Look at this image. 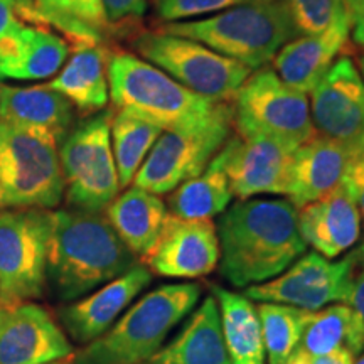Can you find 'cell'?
I'll list each match as a JSON object with an SVG mask.
<instances>
[{
    "label": "cell",
    "mask_w": 364,
    "mask_h": 364,
    "mask_svg": "<svg viewBox=\"0 0 364 364\" xmlns=\"http://www.w3.org/2000/svg\"><path fill=\"white\" fill-rule=\"evenodd\" d=\"M216 231L221 275L238 289L275 279L309 247L300 233L299 209L289 199L252 198L230 204Z\"/></svg>",
    "instance_id": "6da1fadb"
},
{
    "label": "cell",
    "mask_w": 364,
    "mask_h": 364,
    "mask_svg": "<svg viewBox=\"0 0 364 364\" xmlns=\"http://www.w3.org/2000/svg\"><path fill=\"white\" fill-rule=\"evenodd\" d=\"M136 265V257L100 213H53L48 280L61 300L85 297Z\"/></svg>",
    "instance_id": "7a4b0ae2"
},
{
    "label": "cell",
    "mask_w": 364,
    "mask_h": 364,
    "mask_svg": "<svg viewBox=\"0 0 364 364\" xmlns=\"http://www.w3.org/2000/svg\"><path fill=\"white\" fill-rule=\"evenodd\" d=\"M201 297L198 284H167L140 297L110 329L86 344L76 364H144L193 312Z\"/></svg>",
    "instance_id": "3957f363"
},
{
    "label": "cell",
    "mask_w": 364,
    "mask_h": 364,
    "mask_svg": "<svg viewBox=\"0 0 364 364\" xmlns=\"http://www.w3.org/2000/svg\"><path fill=\"white\" fill-rule=\"evenodd\" d=\"M161 31L194 39L250 70H260L299 33L277 0H252L198 21L169 22Z\"/></svg>",
    "instance_id": "277c9868"
},
{
    "label": "cell",
    "mask_w": 364,
    "mask_h": 364,
    "mask_svg": "<svg viewBox=\"0 0 364 364\" xmlns=\"http://www.w3.org/2000/svg\"><path fill=\"white\" fill-rule=\"evenodd\" d=\"M108 85L113 103L120 110L134 113L162 130L203 120L218 105L129 53L115 54L108 61Z\"/></svg>",
    "instance_id": "5b68a950"
},
{
    "label": "cell",
    "mask_w": 364,
    "mask_h": 364,
    "mask_svg": "<svg viewBox=\"0 0 364 364\" xmlns=\"http://www.w3.org/2000/svg\"><path fill=\"white\" fill-rule=\"evenodd\" d=\"M231 134L233 103L221 102L203 120L161 134L132 184L157 196L171 194L203 174Z\"/></svg>",
    "instance_id": "8992f818"
},
{
    "label": "cell",
    "mask_w": 364,
    "mask_h": 364,
    "mask_svg": "<svg viewBox=\"0 0 364 364\" xmlns=\"http://www.w3.org/2000/svg\"><path fill=\"white\" fill-rule=\"evenodd\" d=\"M65 196L58 144L0 120V208L53 209Z\"/></svg>",
    "instance_id": "52a82bcc"
},
{
    "label": "cell",
    "mask_w": 364,
    "mask_h": 364,
    "mask_svg": "<svg viewBox=\"0 0 364 364\" xmlns=\"http://www.w3.org/2000/svg\"><path fill=\"white\" fill-rule=\"evenodd\" d=\"M135 49L145 61L177 83L211 102L233 103L252 70L194 39L164 31H150L135 39Z\"/></svg>",
    "instance_id": "ba28073f"
},
{
    "label": "cell",
    "mask_w": 364,
    "mask_h": 364,
    "mask_svg": "<svg viewBox=\"0 0 364 364\" xmlns=\"http://www.w3.org/2000/svg\"><path fill=\"white\" fill-rule=\"evenodd\" d=\"M233 127L240 135H262L295 150L316 135L307 95L292 88L272 68H260L233 100Z\"/></svg>",
    "instance_id": "9c48e42d"
},
{
    "label": "cell",
    "mask_w": 364,
    "mask_h": 364,
    "mask_svg": "<svg viewBox=\"0 0 364 364\" xmlns=\"http://www.w3.org/2000/svg\"><path fill=\"white\" fill-rule=\"evenodd\" d=\"M51 235L49 209L0 211V307L19 306L43 295Z\"/></svg>",
    "instance_id": "30bf717a"
},
{
    "label": "cell",
    "mask_w": 364,
    "mask_h": 364,
    "mask_svg": "<svg viewBox=\"0 0 364 364\" xmlns=\"http://www.w3.org/2000/svg\"><path fill=\"white\" fill-rule=\"evenodd\" d=\"M113 113L105 110L66 135L59 147L65 196L73 209L102 213L120 191L112 149Z\"/></svg>",
    "instance_id": "8fae6325"
},
{
    "label": "cell",
    "mask_w": 364,
    "mask_h": 364,
    "mask_svg": "<svg viewBox=\"0 0 364 364\" xmlns=\"http://www.w3.org/2000/svg\"><path fill=\"white\" fill-rule=\"evenodd\" d=\"M359 260L358 250L331 262L317 252H306L279 277L245 289L257 302H277L314 312L331 304L349 302Z\"/></svg>",
    "instance_id": "7c38bea8"
},
{
    "label": "cell",
    "mask_w": 364,
    "mask_h": 364,
    "mask_svg": "<svg viewBox=\"0 0 364 364\" xmlns=\"http://www.w3.org/2000/svg\"><path fill=\"white\" fill-rule=\"evenodd\" d=\"M294 150L262 135L231 134L211 162L225 172L233 196H287Z\"/></svg>",
    "instance_id": "4fadbf2b"
},
{
    "label": "cell",
    "mask_w": 364,
    "mask_h": 364,
    "mask_svg": "<svg viewBox=\"0 0 364 364\" xmlns=\"http://www.w3.org/2000/svg\"><path fill=\"white\" fill-rule=\"evenodd\" d=\"M311 117L317 135L351 154L364 149V81L349 56H341L312 91Z\"/></svg>",
    "instance_id": "5bb4252c"
},
{
    "label": "cell",
    "mask_w": 364,
    "mask_h": 364,
    "mask_svg": "<svg viewBox=\"0 0 364 364\" xmlns=\"http://www.w3.org/2000/svg\"><path fill=\"white\" fill-rule=\"evenodd\" d=\"M144 263L167 279L206 277L220 263V240L211 220H182L169 213L161 238Z\"/></svg>",
    "instance_id": "9a60e30c"
},
{
    "label": "cell",
    "mask_w": 364,
    "mask_h": 364,
    "mask_svg": "<svg viewBox=\"0 0 364 364\" xmlns=\"http://www.w3.org/2000/svg\"><path fill=\"white\" fill-rule=\"evenodd\" d=\"M71 354L66 332L39 304L0 307V364H49Z\"/></svg>",
    "instance_id": "2e32d148"
},
{
    "label": "cell",
    "mask_w": 364,
    "mask_h": 364,
    "mask_svg": "<svg viewBox=\"0 0 364 364\" xmlns=\"http://www.w3.org/2000/svg\"><path fill=\"white\" fill-rule=\"evenodd\" d=\"M152 282L145 263H136L108 284L70 304L59 314L63 327L75 343L90 344L103 336L118 321L130 304Z\"/></svg>",
    "instance_id": "e0dca14e"
},
{
    "label": "cell",
    "mask_w": 364,
    "mask_h": 364,
    "mask_svg": "<svg viewBox=\"0 0 364 364\" xmlns=\"http://www.w3.org/2000/svg\"><path fill=\"white\" fill-rule=\"evenodd\" d=\"M361 213L351 193L341 184L324 198L299 208L302 238L322 257H339L351 250L361 236Z\"/></svg>",
    "instance_id": "ac0fdd59"
},
{
    "label": "cell",
    "mask_w": 364,
    "mask_h": 364,
    "mask_svg": "<svg viewBox=\"0 0 364 364\" xmlns=\"http://www.w3.org/2000/svg\"><path fill=\"white\" fill-rule=\"evenodd\" d=\"M351 26L332 27L322 34L299 36L275 54L273 71L292 88L312 93L326 73L351 49Z\"/></svg>",
    "instance_id": "d6986e66"
},
{
    "label": "cell",
    "mask_w": 364,
    "mask_h": 364,
    "mask_svg": "<svg viewBox=\"0 0 364 364\" xmlns=\"http://www.w3.org/2000/svg\"><path fill=\"white\" fill-rule=\"evenodd\" d=\"M353 154L344 145L322 135H314L294 150L289 201L295 208L324 198L343 182Z\"/></svg>",
    "instance_id": "ffe728a7"
},
{
    "label": "cell",
    "mask_w": 364,
    "mask_h": 364,
    "mask_svg": "<svg viewBox=\"0 0 364 364\" xmlns=\"http://www.w3.org/2000/svg\"><path fill=\"white\" fill-rule=\"evenodd\" d=\"M70 46L59 36L38 26H22L0 39V78L44 80L61 70Z\"/></svg>",
    "instance_id": "44dd1931"
},
{
    "label": "cell",
    "mask_w": 364,
    "mask_h": 364,
    "mask_svg": "<svg viewBox=\"0 0 364 364\" xmlns=\"http://www.w3.org/2000/svg\"><path fill=\"white\" fill-rule=\"evenodd\" d=\"M0 120L54 140L66 139L73 124V105L46 85L16 88L0 83Z\"/></svg>",
    "instance_id": "7402d4cb"
},
{
    "label": "cell",
    "mask_w": 364,
    "mask_h": 364,
    "mask_svg": "<svg viewBox=\"0 0 364 364\" xmlns=\"http://www.w3.org/2000/svg\"><path fill=\"white\" fill-rule=\"evenodd\" d=\"M107 220L135 257L144 258L161 238L169 211L161 196L130 188L108 204Z\"/></svg>",
    "instance_id": "603a6c76"
},
{
    "label": "cell",
    "mask_w": 364,
    "mask_h": 364,
    "mask_svg": "<svg viewBox=\"0 0 364 364\" xmlns=\"http://www.w3.org/2000/svg\"><path fill=\"white\" fill-rule=\"evenodd\" d=\"M152 364H233L228 354L216 299L209 295L196 309L182 331L156 356Z\"/></svg>",
    "instance_id": "cb8c5ba5"
},
{
    "label": "cell",
    "mask_w": 364,
    "mask_h": 364,
    "mask_svg": "<svg viewBox=\"0 0 364 364\" xmlns=\"http://www.w3.org/2000/svg\"><path fill=\"white\" fill-rule=\"evenodd\" d=\"M83 113L103 110L110 98L107 54L98 46L76 48L68 65L46 83Z\"/></svg>",
    "instance_id": "d4e9b609"
},
{
    "label": "cell",
    "mask_w": 364,
    "mask_h": 364,
    "mask_svg": "<svg viewBox=\"0 0 364 364\" xmlns=\"http://www.w3.org/2000/svg\"><path fill=\"white\" fill-rule=\"evenodd\" d=\"M221 316L225 344L233 364H265L262 321L257 307L247 295L225 287H211Z\"/></svg>",
    "instance_id": "484cf974"
},
{
    "label": "cell",
    "mask_w": 364,
    "mask_h": 364,
    "mask_svg": "<svg viewBox=\"0 0 364 364\" xmlns=\"http://www.w3.org/2000/svg\"><path fill=\"white\" fill-rule=\"evenodd\" d=\"M364 351V322L349 304H331L311 312L297 351L311 356H324L336 351Z\"/></svg>",
    "instance_id": "4316f807"
},
{
    "label": "cell",
    "mask_w": 364,
    "mask_h": 364,
    "mask_svg": "<svg viewBox=\"0 0 364 364\" xmlns=\"http://www.w3.org/2000/svg\"><path fill=\"white\" fill-rule=\"evenodd\" d=\"M233 198V191L225 172L209 164L203 174L177 186L167 203L172 216L182 220H211L223 215L230 208Z\"/></svg>",
    "instance_id": "83f0119b"
},
{
    "label": "cell",
    "mask_w": 364,
    "mask_h": 364,
    "mask_svg": "<svg viewBox=\"0 0 364 364\" xmlns=\"http://www.w3.org/2000/svg\"><path fill=\"white\" fill-rule=\"evenodd\" d=\"M46 26L61 31L76 48L98 46L108 27L102 0H36Z\"/></svg>",
    "instance_id": "f1b7e54d"
},
{
    "label": "cell",
    "mask_w": 364,
    "mask_h": 364,
    "mask_svg": "<svg viewBox=\"0 0 364 364\" xmlns=\"http://www.w3.org/2000/svg\"><path fill=\"white\" fill-rule=\"evenodd\" d=\"M161 127L120 110L112 118V149L120 188H129L145 157L162 134Z\"/></svg>",
    "instance_id": "f546056e"
},
{
    "label": "cell",
    "mask_w": 364,
    "mask_h": 364,
    "mask_svg": "<svg viewBox=\"0 0 364 364\" xmlns=\"http://www.w3.org/2000/svg\"><path fill=\"white\" fill-rule=\"evenodd\" d=\"M257 311L268 364H287L297 351L311 312L277 302H260Z\"/></svg>",
    "instance_id": "4dcf8cb0"
},
{
    "label": "cell",
    "mask_w": 364,
    "mask_h": 364,
    "mask_svg": "<svg viewBox=\"0 0 364 364\" xmlns=\"http://www.w3.org/2000/svg\"><path fill=\"white\" fill-rule=\"evenodd\" d=\"M277 2L289 14L299 36L322 34L332 27L351 26L344 0H277Z\"/></svg>",
    "instance_id": "1f68e13d"
},
{
    "label": "cell",
    "mask_w": 364,
    "mask_h": 364,
    "mask_svg": "<svg viewBox=\"0 0 364 364\" xmlns=\"http://www.w3.org/2000/svg\"><path fill=\"white\" fill-rule=\"evenodd\" d=\"M252 0H156L157 14L166 22H184L199 16L220 14Z\"/></svg>",
    "instance_id": "d6a6232c"
},
{
    "label": "cell",
    "mask_w": 364,
    "mask_h": 364,
    "mask_svg": "<svg viewBox=\"0 0 364 364\" xmlns=\"http://www.w3.org/2000/svg\"><path fill=\"white\" fill-rule=\"evenodd\" d=\"M343 184L351 193L354 203L358 204L364 225V149L354 154L344 172Z\"/></svg>",
    "instance_id": "836d02e7"
},
{
    "label": "cell",
    "mask_w": 364,
    "mask_h": 364,
    "mask_svg": "<svg viewBox=\"0 0 364 364\" xmlns=\"http://www.w3.org/2000/svg\"><path fill=\"white\" fill-rule=\"evenodd\" d=\"M108 26L139 19L147 11L149 0H102Z\"/></svg>",
    "instance_id": "e575fe53"
},
{
    "label": "cell",
    "mask_w": 364,
    "mask_h": 364,
    "mask_svg": "<svg viewBox=\"0 0 364 364\" xmlns=\"http://www.w3.org/2000/svg\"><path fill=\"white\" fill-rule=\"evenodd\" d=\"M356 356L353 353L341 349V351L324 354V356H311V354L295 351L287 364H354Z\"/></svg>",
    "instance_id": "d590c367"
},
{
    "label": "cell",
    "mask_w": 364,
    "mask_h": 364,
    "mask_svg": "<svg viewBox=\"0 0 364 364\" xmlns=\"http://www.w3.org/2000/svg\"><path fill=\"white\" fill-rule=\"evenodd\" d=\"M358 253H359V260H358L356 273H354L353 292L348 304L358 312V316L361 317L364 322V243L358 248Z\"/></svg>",
    "instance_id": "8d00e7d4"
},
{
    "label": "cell",
    "mask_w": 364,
    "mask_h": 364,
    "mask_svg": "<svg viewBox=\"0 0 364 364\" xmlns=\"http://www.w3.org/2000/svg\"><path fill=\"white\" fill-rule=\"evenodd\" d=\"M351 21V41L364 49V0H344Z\"/></svg>",
    "instance_id": "74e56055"
},
{
    "label": "cell",
    "mask_w": 364,
    "mask_h": 364,
    "mask_svg": "<svg viewBox=\"0 0 364 364\" xmlns=\"http://www.w3.org/2000/svg\"><path fill=\"white\" fill-rule=\"evenodd\" d=\"M22 26V19L12 4L9 0H0V39L19 31Z\"/></svg>",
    "instance_id": "f35d334b"
},
{
    "label": "cell",
    "mask_w": 364,
    "mask_h": 364,
    "mask_svg": "<svg viewBox=\"0 0 364 364\" xmlns=\"http://www.w3.org/2000/svg\"><path fill=\"white\" fill-rule=\"evenodd\" d=\"M12 4L16 12L19 14L21 19H26L33 22L34 26H46V22L41 16L38 6H36V0H9Z\"/></svg>",
    "instance_id": "ab89813d"
},
{
    "label": "cell",
    "mask_w": 364,
    "mask_h": 364,
    "mask_svg": "<svg viewBox=\"0 0 364 364\" xmlns=\"http://www.w3.org/2000/svg\"><path fill=\"white\" fill-rule=\"evenodd\" d=\"M49 364H76V363H75V359L70 356V358L59 359V361H54V363H49Z\"/></svg>",
    "instance_id": "60d3db41"
},
{
    "label": "cell",
    "mask_w": 364,
    "mask_h": 364,
    "mask_svg": "<svg viewBox=\"0 0 364 364\" xmlns=\"http://www.w3.org/2000/svg\"><path fill=\"white\" fill-rule=\"evenodd\" d=\"M359 73H361V78H363V81H364V54L361 58H359Z\"/></svg>",
    "instance_id": "b9f144b4"
},
{
    "label": "cell",
    "mask_w": 364,
    "mask_h": 364,
    "mask_svg": "<svg viewBox=\"0 0 364 364\" xmlns=\"http://www.w3.org/2000/svg\"><path fill=\"white\" fill-rule=\"evenodd\" d=\"M354 364H364V351L359 354L358 359H356V363H354Z\"/></svg>",
    "instance_id": "7bdbcfd3"
},
{
    "label": "cell",
    "mask_w": 364,
    "mask_h": 364,
    "mask_svg": "<svg viewBox=\"0 0 364 364\" xmlns=\"http://www.w3.org/2000/svg\"><path fill=\"white\" fill-rule=\"evenodd\" d=\"M144 364H152V363H144Z\"/></svg>",
    "instance_id": "ee69618b"
},
{
    "label": "cell",
    "mask_w": 364,
    "mask_h": 364,
    "mask_svg": "<svg viewBox=\"0 0 364 364\" xmlns=\"http://www.w3.org/2000/svg\"><path fill=\"white\" fill-rule=\"evenodd\" d=\"M0 211H2V208H0Z\"/></svg>",
    "instance_id": "f6af8a7d"
}]
</instances>
